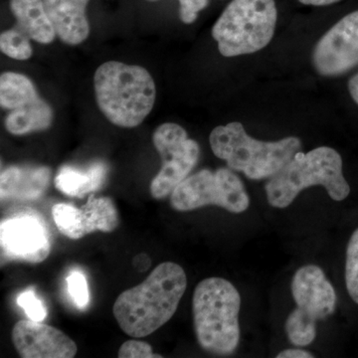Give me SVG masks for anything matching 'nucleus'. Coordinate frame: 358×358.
I'll list each match as a JSON object with an SVG mask.
<instances>
[{
    "label": "nucleus",
    "instance_id": "10",
    "mask_svg": "<svg viewBox=\"0 0 358 358\" xmlns=\"http://www.w3.org/2000/svg\"><path fill=\"white\" fill-rule=\"evenodd\" d=\"M54 223L61 234L72 240L101 231L110 233L119 226V212L110 197L96 199L91 194L83 206L57 203L52 207Z\"/></svg>",
    "mask_w": 358,
    "mask_h": 358
},
{
    "label": "nucleus",
    "instance_id": "4",
    "mask_svg": "<svg viewBox=\"0 0 358 358\" xmlns=\"http://www.w3.org/2000/svg\"><path fill=\"white\" fill-rule=\"evenodd\" d=\"M322 185L334 201H343L350 187L343 176V159L334 148L320 147L293 159L268 179L265 190L271 206L286 208L303 189Z\"/></svg>",
    "mask_w": 358,
    "mask_h": 358
},
{
    "label": "nucleus",
    "instance_id": "17",
    "mask_svg": "<svg viewBox=\"0 0 358 358\" xmlns=\"http://www.w3.org/2000/svg\"><path fill=\"white\" fill-rule=\"evenodd\" d=\"M10 10L17 20V27L30 39L40 44H49L57 35L43 0H10Z\"/></svg>",
    "mask_w": 358,
    "mask_h": 358
},
{
    "label": "nucleus",
    "instance_id": "25",
    "mask_svg": "<svg viewBox=\"0 0 358 358\" xmlns=\"http://www.w3.org/2000/svg\"><path fill=\"white\" fill-rule=\"evenodd\" d=\"M119 358H162V355L152 352V345L145 341L129 339L122 343L117 352Z\"/></svg>",
    "mask_w": 358,
    "mask_h": 358
},
{
    "label": "nucleus",
    "instance_id": "18",
    "mask_svg": "<svg viewBox=\"0 0 358 358\" xmlns=\"http://www.w3.org/2000/svg\"><path fill=\"white\" fill-rule=\"evenodd\" d=\"M53 113L50 106L38 98L34 102L11 110L6 119V128L15 136L45 131L50 128Z\"/></svg>",
    "mask_w": 358,
    "mask_h": 358
},
{
    "label": "nucleus",
    "instance_id": "3",
    "mask_svg": "<svg viewBox=\"0 0 358 358\" xmlns=\"http://www.w3.org/2000/svg\"><path fill=\"white\" fill-rule=\"evenodd\" d=\"M241 296L232 282L223 278H207L193 293L192 313L195 336L202 350L227 357L240 341Z\"/></svg>",
    "mask_w": 358,
    "mask_h": 358
},
{
    "label": "nucleus",
    "instance_id": "1",
    "mask_svg": "<svg viewBox=\"0 0 358 358\" xmlns=\"http://www.w3.org/2000/svg\"><path fill=\"white\" fill-rule=\"evenodd\" d=\"M186 287L187 278L181 266L159 264L141 284L117 296L113 307L115 319L131 338H145L173 317Z\"/></svg>",
    "mask_w": 358,
    "mask_h": 358
},
{
    "label": "nucleus",
    "instance_id": "9",
    "mask_svg": "<svg viewBox=\"0 0 358 358\" xmlns=\"http://www.w3.org/2000/svg\"><path fill=\"white\" fill-rule=\"evenodd\" d=\"M313 64L326 77L341 76L358 66V10L341 18L320 39Z\"/></svg>",
    "mask_w": 358,
    "mask_h": 358
},
{
    "label": "nucleus",
    "instance_id": "24",
    "mask_svg": "<svg viewBox=\"0 0 358 358\" xmlns=\"http://www.w3.org/2000/svg\"><path fill=\"white\" fill-rule=\"evenodd\" d=\"M17 303L25 312L28 320L43 322L47 317V310L43 301L40 300L33 289H26L18 296Z\"/></svg>",
    "mask_w": 358,
    "mask_h": 358
},
{
    "label": "nucleus",
    "instance_id": "2",
    "mask_svg": "<svg viewBox=\"0 0 358 358\" xmlns=\"http://www.w3.org/2000/svg\"><path fill=\"white\" fill-rule=\"evenodd\" d=\"M94 86L99 108L121 128H136L154 108L155 81L141 66L103 63L96 71Z\"/></svg>",
    "mask_w": 358,
    "mask_h": 358
},
{
    "label": "nucleus",
    "instance_id": "26",
    "mask_svg": "<svg viewBox=\"0 0 358 358\" xmlns=\"http://www.w3.org/2000/svg\"><path fill=\"white\" fill-rule=\"evenodd\" d=\"M179 16L185 24H190L196 20L200 11L203 10L208 6V0H178Z\"/></svg>",
    "mask_w": 358,
    "mask_h": 358
},
{
    "label": "nucleus",
    "instance_id": "19",
    "mask_svg": "<svg viewBox=\"0 0 358 358\" xmlns=\"http://www.w3.org/2000/svg\"><path fill=\"white\" fill-rule=\"evenodd\" d=\"M38 98L34 85L24 75L6 72L0 77V105L3 109H18Z\"/></svg>",
    "mask_w": 358,
    "mask_h": 358
},
{
    "label": "nucleus",
    "instance_id": "16",
    "mask_svg": "<svg viewBox=\"0 0 358 358\" xmlns=\"http://www.w3.org/2000/svg\"><path fill=\"white\" fill-rule=\"evenodd\" d=\"M107 173L108 167L102 162H94L86 169L65 166L59 169L54 185L66 196L83 199L85 195L100 189Z\"/></svg>",
    "mask_w": 358,
    "mask_h": 358
},
{
    "label": "nucleus",
    "instance_id": "15",
    "mask_svg": "<svg viewBox=\"0 0 358 358\" xmlns=\"http://www.w3.org/2000/svg\"><path fill=\"white\" fill-rule=\"evenodd\" d=\"M56 34L66 44L78 45L88 38L86 7L89 0H43Z\"/></svg>",
    "mask_w": 358,
    "mask_h": 358
},
{
    "label": "nucleus",
    "instance_id": "13",
    "mask_svg": "<svg viewBox=\"0 0 358 358\" xmlns=\"http://www.w3.org/2000/svg\"><path fill=\"white\" fill-rule=\"evenodd\" d=\"M292 294L298 308L315 320L326 319L336 310V291L319 266H303L296 271Z\"/></svg>",
    "mask_w": 358,
    "mask_h": 358
},
{
    "label": "nucleus",
    "instance_id": "8",
    "mask_svg": "<svg viewBox=\"0 0 358 358\" xmlns=\"http://www.w3.org/2000/svg\"><path fill=\"white\" fill-rule=\"evenodd\" d=\"M152 141L162 166L150 183V192L155 199L160 200L188 178L199 162L200 148L196 141L188 138L185 129L174 122H166L155 129Z\"/></svg>",
    "mask_w": 358,
    "mask_h": 358
},
{
    "label": "nucleus",
    "instance_id": "6",
    "mask_svg": "<svg viewBox=\"0 0 358 358\" xmlns=\"http://www.w3.org/2000/svg\"><path fill=\"white\" fill-rule=\"evenodd\" d=\"M277 17L275 0H233L212 28V36L225 57L255 53L270 43Z\"/></svg>",
    "mask_w": 358,
    "mask_h": 358
},
{
    "label": "nucleus",
    "instance_id": "14",
    "mask_svg": "<svg viewBox=\"0 0 358 358\" xmlns=\"http://www.w3.org/2000/svg\"><path fill=\"white\" fill-rule=\"evenodd\" d=\"M51 180V169L47 166H10L0 176L1 201L38 199L46 192Z\"/></svg>",
    "mask_w": 358,
    "mask_h": 358
},
{
    "label": "nucleus",
    "instance_id": "23",
    "mask_svg": "<svg viewBox=\"0 0 358 358\" xmlns=\"http://www.w3.org/2000/svg\"><path fill=\"white\" fill-rule=\"evenodd\" d=\"M68 293L78 308L88 307L90 303V292L88 282L81 271L74 270L70 273L67 279Z\"/></svg>",
    "mask_w": 358,
    "mask_h": 358
},
{
    "label": "nucleus",
    "instance_id": "28",
    "mask_svg": "<svg viewBox=\"0 0 358 358\" xmlns=\"http://www.w3.org/2000/svg\"><path fill=\"white\" fill-rule=\"evenodd\" d=\"M348 92H350L352 100L358 105V73L348 82Z\"/></svg>",
    "mask_w": 358,
    "mask_h": 358
},
{
    "label": "nucleus",
    "instance_id": "21",
    "mask_svg": "<svg viewBox=\"0 0 358 358\" xmlns=\"http://www.w3.org/2000/svg\"><path fill=\"white\" fill-rule=\"evenodd\" d=\"M29 39L27 34L18 27L6 30L0 36V49L8 57L16 60H27L32 55Z\"/></svg>",
    "mask_w": 358,
    "mask_h": 358
},
{
    "label": "nucleus",
    "instance_id": "5",
    "mask_svg": "<svg viewBox=\"0 0 358 358\" xmlns=\"http://www.w3.org/2000/svg\"><path fill=\"white\" fill-rule=\"evenodd\" d=\"M209 143L213 154L225 160L229 169L254 180L272 178L301 148V141L294 136L278 141H257L239 122L214 129Z\"/></svg>",
    "mask_w": 358,
    "mask_h": 358
},
{
    "label": "nucleus",
    "instance_id": "11",
    "mask_svg": "<svg viewBox=\"0 0 358 358\" xmlns=\"http://www.w3.org/2000/svg\"><path fill=\"white\" fill-rule=\"evenodd\" d=\"M2 258L38 264L51 251L48 230L41 219L30 214L14 216L0 225Z\"/></svg>",
    "mask_w": 358,
    "mask_h": 358
},
{
    "label": "nucleus",
    "instance_id": "22",
    "mask_svg": "<svg viewBox=\"0 0 358 358\" xmlns=\"http://www.w3.org/2000/svg\"><path fill=\"white\" fill-rule=\"evenodd\" d=\"M345 284L348 294L358 305V228L353 232L346 248Z\"/></svg>",
    "mask_w": 358,
    "mask_h": 358
},
{
    "label": "nucleus",
    "instance_id": "7",
    "mask_svg": "<svg viewBox=\"0 0 358 358\" xmlns=\"http://www.w3.org/2000/svg\"><path fill=\"white\" fill-rule=\"evenodd\" d=\"M171 205L180 212L216 205L238 214L249 208L250 199L243 182L232 169H219L215 173L203 169L176 186L171 194Z\"/></svg>",
    "mask_w": 358,
    "mask_h": 358
},
{
    "label": "nucleus",
    "instance_id": "27",
    "mask_svg": "<svg viewBox=\"0 0 358 358\" xmlns=\"http://www.w3.org/2000/svg\"><path fill=\"white\" fill-rule=\"evenodd\" d=\"M278 358H313L315 357L312 353L301 348H289L277 355Z\"/></svg>",
    "mask_w": 358,
    "mask_h": 358
},
{
    "label": "nucleus",
    "instance_id": "29",
    "mask_svg": "<svg viewBox=\"0 0 358 358\" xmlns=\"http://www.w3.org/2000/svg\"><path fill=\"white\" fill-rule=\"evenodd\" d=\"M299 1L305 4V6H326L336 3V2L341 1V0H299Z\"/></svg>",
    "mask_w": 358,
    "mask_h": 358
},
{
    "label": "nucleus",
    "instance_id": "20",
    "mask_svg": "<svg viewBox=\"0 0 358 358\" xmlns=\"http://www.w3.org/2000/svg\"><path fill=\"white\" fill-rule=\"evenodd\" d=\"M285 329L294 346H307L317 336V320L296 308L289 313Z\"/></svg>",
    "mask_w": 358,
    "mask_h": 358
},
{
    "label": "nucleus",
    "instance_id": "12",
    "mask_svg": "<svg viewBox=\"0 0 358 358\" xmlns=\"http://www.w3.org/2000/svg\"><path fill=\"white\" fill-rule=\"evenodd\" d=\"M11 338L23 358H72L78 352L76 343L62 331L31 320L16 322Z\"/></svg>",
    "mask_w": 358,
    "mask_h": 358
}]
</instances>
